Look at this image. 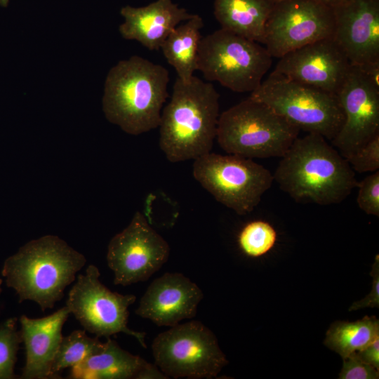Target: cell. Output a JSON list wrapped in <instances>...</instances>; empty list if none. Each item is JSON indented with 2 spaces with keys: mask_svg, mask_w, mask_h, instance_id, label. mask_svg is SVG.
Masks as SVG:
<instances>
[{
  "mask_svg": "<svg viewBox=\"0 0 379 379\" xmlns=\"http://www.w3.org/2000/svg\"><path fill=\"white\" fill-rule=\"evenodd\" d=\"M273 178L296 202L321 206L341 203L358 184L347 159L317 133L293 141Z\"/></svg>",
  "mask_w": 379,
  "mask_h": 379,
  "instance_id": "6da1fadb",
  "label": "cell"
},
{
  "mask_svg": "<svg viewBox=\"0 0 379 379\" xmlns=\"http://www.w3.org/2000/svg\"><path fill=\"white\" fill-rule=\"evenodd\" d=\"M220 95L209 81L193 76L177 78L161 112L159 146L173 163L196 159L211 152L216 138Z\"/></svg>",
  "mask_w": 379,
  "mask_h": 379,
  "instance_id": "7a4b0ae2",
  "label": "cell"
},
{
  "mask_svg": "<svg viewBox=\"0 0 379 379\" xmlns=\"http://www.w3.org/2000/svg\"><path fill=\"white\" fill-rule=\"evenodd\" d=\"M86 262L85 256L55 235L28 241L4 261L1 275L19 302L32 300L42 311L60 300Z\"/></svg>",
  "mask_w": 379,
  "mask_h": 379,
  "instance_id": "3957f363",
  "label": "cell"
},
{
  "mask_svg": "<svg viewBox=\"0 0 379 379\" xmlns=\"http://www.w3.org/2000/svg\"><path fill=\"white\" fill-rule=\"evenodd\" d=\"M169 80L164 66L142 57L119 61L105 81L102 107L106 118L131 135L159 128Z\"/></svg>",
  "mask_w": 379,
  "mask_h": 379,
  "instance_id": "277c9868",
  "label": "cell"
},
{
  "mask_svg": "<svg viewBox=\"0 0 379 379\" xmlns=\"http://www.w3.org/2000/svg\"><path fill=\"white\" fill-rule=\"evenodd\" d=\"M300 131L265 103L248 97L220 114L215 138L230 154L281 157Z\"/></svg>",
  "mask_w": 379,
  "mask_h": 379,
  "instance_id": "5b68a950",
  "label": "cell"
},
{
  "mask_svg": "<svg viewBox=\"0 0 379 379\" xmlns=\"http://www.w3.org/2000/svg\"><path fill=\"white\" fill-rule=\"evenodd\" d=\"M249 97L265 103L300 130L319 134L327 140L335 138L344 121L336 94L274 72Z\"/></svg>",
  "mask_w": 379,
  "mask_h": 379,
  "instance_id": "8992f818",
  "label": "cell"
},
{
  "mask_svg": "<svg viewBox=\"0 0 379 379\" xmlns=\"http://www.w3.org/2000/svg\"><path fill=\"white\" fill-rule=\"evenodd\" d=\"M272 56L259 43L220 29L202 36L197 70L236 93H251L270 69Z\"/></svg>",
  "mask_w": 379,
  "mask_h": 379,
  "instance_id": "52a82bcc",
  "label": "cell"
},
{
  "mask_svg": "<svg viewBox=\"0 0 379 379\" xmlns=\"http://www.w3.org/2000/svg\"><path fill=\"white\" fill-rule=\"evenodd\" d=\"M193 176L220 203L239 215L251 213L274 181L252 159L211 152L194 160Z\"/></svg>",
  "mask_w": 379,
  "mask_h": 379,
  "instance_id": "ba28073f",
  "label": "cell"
},
{
  "mask_svg": "<svg viewBox=\"0 0 379 379\" xmlns=\"http://www.w3.org/2000/svg\"><path fill=\"white\" fill-rule=\"evenodd\" d=\"M152 350L155 365L168 378H213L228 363L213 331L194 320L159 333Z\"/></svg>",
  "mask_w": 379,
  "mask_h": 379,
  "instance_id": "9c48e42d",
  "label": "cell"
},
{
  "mask_svg": "<svg viewBox=\"0 0 379 379\" xmlns=\"http://www.w3.org/2000/svg\"><path fill=\"white\" fill-rule=\"evenodd\" d=\"M100 276L98 268L89 265L84 274L76 278L66 301L70 314L86 331L98 338H107L124 333L135 338L146 348V333L131 330L127 326L128 307L135 301V295L110 291L101 283Z\"/></svg>",
  "mask_w": 379,
  "mask_h": 379,
  "instance_id": "30bf717a",
  "label": "cell"
},
{
  "mask_svg": "<svg viewBox=\"0 0 379 379\" xmlns=\"http://www.w3.org/2000/svg\"><path fill=\"white\" fill-rule=\"evenodd\" d=\"M333 9L316 0H281L268 16L263 44L273 58L333 36Z\"/></svg>",
  "mask_w": 379,
  "mask_h": 379,
  "instance_id": "8fae6325",
  "label": "cell"
},
{
  "mask_svg": "<svg viewBox=\"0 0 379 379\" xmlns=\"http://www.w3.org/2000/svg\"><path fill=\"white\" fill-rule=\"evenodd\" d=\"M168 242L137 211L129 225L110 240L107 262L114 284L127 286L147 280L168 260Z\"/></svg>",
  "mask_w": 379,
  "mask_h": 379,
  "instance_id": "7c38bea8",
  "label": "cell"
},
{
  "mask_svg": "<svg viewBox=\"0 0 379 379\" xmlns=\"http://www.w3.org/2000/svg\"><path fill=\"white\" fill-rule=\"evenodd\" d=\"M337 96L344 121L331 142L347 159L379 135V88L358 66L352 65Z\"/></svg>",
  "mask_w": 379,
  "mask_h": 379,
  "instance_id": "4fadbf2b",
  "label": "cell"
},
{
  "mask_svg": "<svg viewBox=\"0 0 379 379\" xmlns=\"http://www.w3.org/2000/svg\"><path fill=\"white\" fill-rule=\"evenodd\" d=\"M279 59L272 72L336 95L352 66L333 36L303 46Z\"/></svg>",
  "mask_w": 379,
  "mask_h": 379,
  "instance_id": "5bb4252c",
  "label": "cell"
},
{
  "mask_svg": "<svg viewBox=\"0 0 379 379\" xmlns=\"http://www.w3.org/2000/svg\"><path fill=\"white\" fill-rule=\"evenodd\" d=\"M333 9L332 36L351 65L379 61V0H346Z\"/></svg>",
  "mask_w": 379,
  "mask_h": 379,
  "instance_id": "9a60e30c",
  "label": "cell"
},
{
  "mask_svg": "<svg viewBox=\"0 0 379 379\" xmlns=\"http://www.w3.org/2000/svg\"><path fill=\"white\" fill-rule=\"evenodd\" d=\"M203 297L201 288L184 274L167 272L150 284L135 314L159 326L172 327L195 317Z\"/></svg>",
  "mask_w": 379,
  "mask_h": 379,
  "instance_id": "2e32d148",
  "label": "cell"
},
{
  "mask_svg": "<svg viewBox=\"0 0 379 379\" xmlns=\"http://www.w3.org/2000/svg\"><path fill=\"white\" fill-rule=\"evenodd\" d=\"M69 314L65 305L42 318L20 317V331L25 349V364L20 378H51V366L63 337V325Z\"/></svg>",
  "mask_w": 379,
  "mask_h": 379,
  "instance_id": "e0dca14e",
  "label": "cell"
},
{
  "mask_svg": "<svg viewBox=\"0 0 379 379\" xmlns=\"http://www.w3.org/2000/svg\"><path fill=\"white\" fill-rule=\"evenodd\" d=\"M121 14L124 18L119 27L121 36L138 41L150 51L160 49L179 24L194 15L173 0H157L138 8L126 6L121 9Z\"/></svg>",
  "mask_w": 379,
  "mask_h": 379,
  "instance_id": "ac0fdd59",
  "label": "cell"
},
{
  "mask_svg": "<svg viewBox=\"0 0 379 379\" xmlns=\"http://www.w3.org/2000/svg\"><path fill=\"white\" fill-rule=\"evenodd\" d=\"M72 379H166L155 365L124 349L109 338L96 352L71 368Z\"/></svg>",
  "mask_w": 379,
  "mask_h": 379,
  "instance_id": "d6986e66",
  "label": "cell"
},
{
  "mask_svg": "<svg viewBox=\"0 0 379 379\" xmlns=\"http://www.w3.org/2000/svg\"><path fill=\"white\" fill-rule=\"evenodd\" d=\"M274 3L270 0H215L214 15L221 29L262 44Z\"/></svg>",
  "mask_w": 379,
  "mask_h": 379,
  "instance_id": "ffe728a7",
  "label": "cell"
},
{
  "mask_svg": "<svg viewBox=\"0 0 379 379\" xmlns=\"http://www.w3.org/2000/svg\"><path fill=\"white\" fill-rule=\"evenodd\" d=\"M204 21L197 14L179 24L168 35L160 49L166 61L175 70L178 79L187 82L197 70L201 29Z\"/></svg>",
  "mask_w": 379,
  "mask_h": 379,
  "instance_id": "44dd1931",
  "label": "cell"
},
{
  "mask_svg": "<svg viewBox=\"0 0 379 379\" xmlns=\"http://www.w3.org/2000/svg\"><path fill=\"white\" fill-rule=\"evenodd\" d=\"M378 336V319L365 316L354 322H333L326 333L324 344L343 359L362 350Z\"/></svg>",
  "mask_w": 379,
  "mask_h": 379,
  "instance_id": "7402d4cb",
  "label": "cell"
},
{
  "mask_svg": "<svg viewBox=\"0 0 379 379\" xmlns=\"http://www.w3.org/2000/svg\"><path fill=\"white\" fill-rule=\"evenodd\" d=\"M102 345L98 337H89L85 330H75L62 337L51 366V378H60L63 369L78 365Z\"/></svg>",
  "mask_w": 379,
  "mask_h": 379,
  "instance_id": "603a6c76",
  "label": "cell"
},
{
  "mask_svg": "<svg viewBox=\"0 0 379 379\" xmlns=\"http://www.w3.org/2000/svg\"><path fill=\"white\" fill-rule=\"evenodd\" d=\"M277 239V232L269 222L254 220L242 228L238 244L245 255L258 258L267 253L274 246Z\"/></svg>",
  "mask_w": 379,
  "mask_h": 379,
  "instance_id": "cb8c5ba5",
  "label": "cell"
},
{
  "mask_svg": "<svg viewBox=\"0 0 379 379\" xmlns=\"http://www.w3.org/2000/svg\"><path fill=\"white\" fill-rule=\"evenodd\" d=\"M20 331L17 318L11 317L0 323V379H15V366L20 344Z\"/></svg>",
  "mask_w": 379,
  "mask_h": 379,
  "instance_id": "d4e9b609",
  "label": "cell"
},
{
  "mask_svg": "<svg viewBox=\"0 0 379 379\" xmlns=\"http://www.w3.org/2000/svg\"><path fill=\"white\" fill-rule=\"evenodd\" d=\"M357 187L359 208L368 215L379 217V171L367 175L358 182Z\"/></svg>",
  "mask_w": 379,
  "mask_h": 379,
  "instance_id": "484cf974",
  "label": "cell"
},
{
  "mask_svg": "<svg viewBox=\"0 0 379 379\" xmlns=\"http://www.w3.org/2000/svg\"><path fill=\"white\" fill-rule=\"evenodd\" d=\"M354 171L359 173L379 169V135L346 159Z\"/></svg>",
  "mask_w": 379,
  "mask_h": 379,
  "instance_id": "4316f807",
  "label": "cell"
},
{
  "mask_svg": "<svg viewBox=\"0 0 379 379\" xmlns=\"http://www.w3.org/2000/svg\"><path fill=\"white\" fill-rule=\"evenodd\" d=\"M339 379H378L379 370L352 355L343 359Z\"/></svg>",
  "mask_w": 379,
  "mask_h": 379,
  "instance_id": "83f0119b",
  "label": "cell"
},
{
  "mask_svg": "<svg viewBox=\"0 0 379 379\" xmlns=\"http://www.w3.org/2000/svg\"><path fill=\"white\" fill-rule=\"evenodd\" d=\"M371 275L373 278L371 291L363 299L354 302L349 308V311H354L364 308H378L379 307V255L375 257L374 262L372 265Z\"/></svg>",
  "mask_w": 379,
  "mask_h": 379,
  "instance_id": "f1b7e54d",
  "label": "cell"
},
{
  "mask_svg": "<svg viewBox=\"0 0 379 379\" xmlns=\"http://www.w3.org/2000/svg\"><path fill=\"white\" fill-rule=\"evenodd\" d=\"M352 355L379 370V336L366 347Z\"/></svg>",
  "mask_w": 379,
  "mask_h": 379,
  "instance_id": "f546056e",
  "label": "cell"
},
{
  "mask_svg": "<svg viewBox=\"0 0 379 379\" xmlns=\"http://www.w3.org/2000/svg\"><path fill=\"white\" fill-rule=\"evenodd\" d=\"M366 79L375 88H379V61L358 66Z\"/></svg>",
  "mask_w": 379,
  "mask_h": 379,
  "instance_id": "4dcf8cb0",
  "label": "cell"
},
{
  "mask_svg": "<svg viewBox=\"0 0 379 379\" xmlns=\"http://www.w3.org/2000/svg\"><path fill=\"white\" fill-rule=\"evenodd\" d=\"M327 6L334 8L346 0H316Z\"/></svg>",
  "mask_w": 379,
  "mask_h": 379,
  "instance_id": "1f68e13d",
  "label": "cell"
},
{
  "mask_svg": "<svg viewBox=\"0 0 379 379\" xmlns=\"http://www.w3.org/2000/svg\"><path fill=\"white\" fill-rule=\"evenodd\" d=\"M9 0H0V5L2 6H6Z\"/></svg>",
  "mask_w": 379,
  "mask_h": 379,
  "instance_id": "d6a6232c",
  "label": "cell"
},
{
  "mask_svg": "<svg viewBox=\"0 0 379 379\" xmlns=\"http://www.w3.org/2000/svg\"><path fill=\"white\" fill-rule=\"evenodd\" d=\"M1 284H2V279L0 278V293L1 291Z\"/></svg>",
  "mask_w": 379,
  "mask_h": 379,
  "instance_id": "836d02e7",
  "label": "cell"
},
{
  "mask_svg": "<svg viewBox=\"0 0 379 379\" xmlns=\"http://www.w3.org/2000/svg\"><path fill=\"white\" fill-rule=\"evenodd\" d=\"M272 2H277V1H281V0H270Z\"/></svg>",
  "mask_w": 379,
  "mask_h": 379,
  "instance_id": "e575fe53",
  "label": "cell"
}]
</instances>
